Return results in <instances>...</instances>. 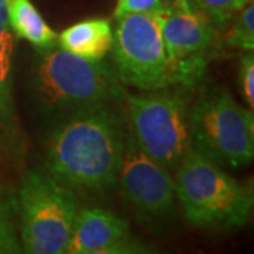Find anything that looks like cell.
<instances>
[{"mask_svg": "<svg viewBox=\"0 0 254 254\" xmlns=\"http://www.w3.org/2000/svg\"><path fill=\"white\" fill-rule=\"evenodd\" d=\"M175 192L192 226L208 230L240 227L250 218L253 192L193 147L177 167Z\"/></svg>", "mask_w": 254, "mask_h": 254, "instance_id": "2", "label": "cell"}, {"mask_svg": "<svg viewBox=\"0 0 254 254\" xmlns=\"http://www.w3.org/2000/svg\"><path fill=\"white\" fill-rule=\"evenodd\" d=\"M14 38L9 34L0 38V125H10L14 119L11 96V60Z\"/></svg>", "mask_w": 254, "mask_h": 254, "instance_id": "13", "label": "cell"}, {"mask_svg": "<svg viewBox=\"0 0 254 254\" xmlns=\"http://www.w3.org/2000/svg\"><path fill=\"white\" fill-rule=\"evenodd\" d=\"M116 20L112 48L120 82L141 91L167 88L174 64L164 46L160 11L131 13Z\"/></svg>", "mask_w": 254, "mask_h": 254, "instance_id": "7", "label": "cell"}, {"mask_svg": "<svg viewBox=\"0 0 254 254\" xmlns=\"http://www.w3.org/2000/svg\"><path fill=\"white\" fill-rule=\"evenodd\" d=\"M200 11L213 21H225L252 0H193Z\"/></svg>", "mask_w": 254, "mask_h": 254, "instance_id": "16", "label": "cell"}, {"mask_svg": "<svg viewBox=\"0 0 254 254\" xmlns=\"http://www.w3.org/2000/svg\"><path fill=\"white\" fill-rule=\"evenodd\" d=\"M150 252L151 250L148 249V246L136 237L130 236L128 233L126 236L116 240L115 243H112L109 247H106L102 254H144Z\"/></svg>", "mask_w": 254, "mask_h": 254, "instance_id": "19", "label": "cell"}, {"mask_svg": "<svg viewBox=\"0 0 254 254\" xmlns=\"http://www.w3.org/2000/svg\"><path fill=\"white\" fill-rule=\"evenodd\" d=\"M23 247L17 236L13 208L0 188V254H17Z\"/></svg>", "mask_w": 254, "mask_h": 254, "instance_id": "15", "label": "cell"}, {"mask_svg": "<svg viewBox=\"0 0 254 254\" xmlns=\"http://www.w3.org/2000/svg\"><path fill=\"white\" fill-rule=\"evenodd\" d=\"M163 9L161 0H118L115 17L119 18L131 13H155Z\"/></svg>", "mask_w": 254, "mask_h": 254, "instance_id": "18", "label": "cell"}, {"mask_svg": "<svg viewBox=\"0 0 254 254\" xmlns=\"http://www.w3.org/2000/svg\"><path fill=\"white\" fill-rule=\"evenodd\" d=\"M7 23L18 37L26 38L41 51L57 43V34L46 23L30 0H7Z\"/></svg>", "mask_w": 254, "mask_h": 254, "instance_id": "12", "label": "cell"}, {"mask_svg": "<svg viewBox=\"0 0 254 254\" xmlns=\"http://www.w3.org/2000/svg\"><path fill=\"white\" fill-rule=\"evenodd\" d=\"M6 1H7V0H6Z\"/></svg>", "mask_w": 254, "mask_h": 254, "instance_id": "22", "label": "cell"}, {"mask_svg": "<svg viewBox=\"0 0 254 254\" xmlns=\"http://www.w3.org/2000/svg\"><path fill=\"white\" fill-rule=\"evenodd\" d=\"M130 233L127 220L105 209L78 212L66 253L102 254L106 247Z\"/></svg>", "mask_w": 254, "mask_h": 254, "instance_id": "10", "label": "cell"}, {"mask_svg": "<svg viewBox=\"0 0 254 254\" xmlns=\"http://www.w3.org/2000/svg\"><path fill=\"white\" fill-rule=\"evenodd\" d=\"M34 92L48 112L72 113L125 99L118 73L103 60H86L61 47L44 50L34 69Z\"/></svg>", "mask_w": 254, "mask_h": 254, "instance_id": "3", "label": "cell"}, {"mask_svg": "<svg viewBox=\"0 0 254 254\" xmlns=\"http://www.w3.org/2000/svg\"><path fill=\"white\" fill-rule=\"evenodd\" d=\"M128 126L138 147L165 170H177L190 147V110L180 91L126 95Z\"/></svg>", "mask_w": 254, "mask_h": 254, "instance_id": "5", "label": "cell"}, {"mask_svg": "<svg viewBox=\"0 0 254 254\" xmlns=\"http://www.w3.org/2000/svg\"><path fill=\"white\" fill-rule=\"evenodd\" d=\"M20 243L24 253L64 254L72 236L78 200L51 174L31 171L18 190Z\"/></svg>", "mask_w": 254, "mask_h": 254, "instance_id": "4", "label": "cell"}, {"mask_svg": "<svg viewBox=\"0 0 254 254\" xmlns=\"http://www.w3.org/2000/svg\"><path fill=\"white\" fill-rule=\"evenodd\" d=\"M118 181L126 200L148 222H158L173 215L175 182L168 170L138 147L130 130H126L125 150Z\"/></svg>", "mask_w": 254, "mask_h": 254, "instance_id": "8", "label": "cell"}, {"mask_svg": "<svg viewBox=\"0 0 254 254\" xmlns=\"http://www.w3.org/2000/svg\"><path fill=\"white\" fill-rule=\"evenodd\" d=\"M9 33H10L9 26H7V24H1V23H0V38H1V37H4L6 34H9Z\"/></svg>", "mask_w": 254, "mask_h": 254, "instance_id": "21", "label": "cell"}, {"mask_svg": "<svg viewBox=\"0 0 254 254\" xmlns=\"http://www.w3.org/2000/svg\"><path fill=\"white\" fill-rule=\"evenodd\" d=\"M161 33L171 63H181L208 48L215 36L213 20L192 9L187 0H175L160 10Z\"/></svg>", "mask_w": 254, "mask_h": 254, "instance_id": "9", "label": "cell"}, {"mask_svg": "<svg viewBox=\"0 0 254 254\" xmlns=\"http://www.w3.org/2000/svg\"><path fill=\"white\" fill-rule=\"evenodd\" d=\"M125 137L123 120L109 105L68 113L47 140L48 173L71 188L108 190L118 182Z\"/></svg>", "mask_w": 254, "mask_h": 254, "instance_id": "1", "label": "cell"}, {"mask_svg": "<svg viewBox=\"0 0 254 254\" xmlns=\"http://www.w3.org/2000/svg\"><path fill=\"white\" fill-rule=\"evenodd\" d=\"M60 47L86 60H103L113 43V28L109 20L91 18L65 28L57 38Z\"/></svg>", "mask_w": 254, "mask_h": 254, "instance_id": "11", "label": "cell"}, {"mask_svg": "<svg viewBox=\"0 0 254 254\" xmlns=\"http://www.w3.org/2000/svg\"><path fill=\"white\" fill-rule=\"evenodd\" d=\"M229 46L253 51L254 48V6L253 0L237 11V17L226 38Z\"/></svg>", "mask_w": 254, "mask_h": 254, "instance_id": "14", "label": "cell"}, {"mask_svg": "<svg viewBox=\"0 0 254 254\" xmlns=\"http://www.w3.org/2000/svg\"><path fill=\"white\" fill-rule=\"evenodd\" d=\"M239 78L242 83V92L245 100L250 108L254 106V57L253 53L247 51L240 61Z\"/></svg>", "mask_w": 254, "mask_h": 254, "instance_id": "17", "label": "cell"}, {"mask_svg": "<svg viewBox=\"0 0 254 254\" xmlns=\"http://www.w3.org/2000/svg\"><path fill=\"white\" fill-rule=\"evenodd\" d=\"M190 147L220 167L239 168L254 157L253 112L226 91L202 95L190 109Z\"/></svg>", "mask_w": 254, "mask_h": 254, "instance_id": "6", "label": "cell"}, {"mask_svg": "<svg viewBox=\"0 0 254 254\" xmlns=\"http://www.w3.org/2000/svg\"><path fill=\"white\" fill-rule=\"evenodd\" d=\"M0 23L1 24H7V4L6 0H0Z\"/></svg>", "mask_w": 254, "mask_h": 254, "instance_id": "20", "label": "cell"}]
</instances>
